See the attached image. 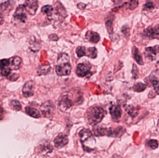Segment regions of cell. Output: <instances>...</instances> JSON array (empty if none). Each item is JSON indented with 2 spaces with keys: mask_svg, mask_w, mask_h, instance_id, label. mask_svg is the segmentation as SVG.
Returning <instances> with one entry per match:
<instances>
[{
  "mask_svg": "<svg viewBox=\"0 0 159 158\" xmlns=\"http://www.w3.org/2000/svg\"><path fill=\"white\" fill-rule=\"evenodd\" d=\"M25 111L28 115H29V116L34 117V118H38L41 116L39 111L34 108L27 107L25 108Z\"/></svg>",
  "mask_w": 159,
  "mask_h": 158,
  "instance_id": "19",
  "label": "cell"
},
{
  "mask_svg": "<svg viewBox=\"0 0 159 158\" xmlns=\"http://www.w3.org/2000/svg\"><path fill=\"white\" fill-rule=\"evenodd\" d=\"M154 8V6L153 3L150 2H147V3H146L144 5L145 10L152 9H153Z\"/></svg>",
  "mask_w": 159,
  "mask_h": 158,
  "instance_id": "35",
  "label": "cell"
},
{
  "mask_svg": "<svg viewBox=\"0 0 159 158\" xmlns=\"http://www.w3.org/2000/svg\"><path fill=\"white\" fill-rule=\"evenodd\" d=\"M91 66L88 63H80L77 65L76 73L80 77H87L91 75Z\"/></svg>",
  "mask_w": 159,
  "mask_h": 158,
  "instance_id": "5",
  "label": "cell"
},
{
  "mask_svg": "<svg viewBox=\"0 0 159 158\" xmlns=\"http://www.w3.org/2000/svg\"><path fill=\"white\" fill-rule=\"evenodd\" d=\"M72 67L70 63L57 64L55 67V72L58 76H68L70 74Z\"/></svg>",
  "mask_w": 159,
  "mask_h": 158,
  "instance_id": "4",
  "label": "cell"
},
{
  "mask_svg": "<svg viewBox=\"0 0 159 158\" xmlns=\"http://www.w3.org/2000/svg\"><path fill=\"white\" fill-rule=\"evenodd\" d=\"M94 134L97 136H104L107 134L108 129L101 127H97L93 129Z\"/></svg>",
  "mask_w": 159,
  "mask_h": 158,
  "instance_id": "20",
  "label": "cell"
},
{
  "mask_svg": "<svg viewBox=\"0 0 159 158\" xmlns=\"http://www.w3.org/2000/svg\"><path fill=\"white\" fill-rule=\"evenodd\" d=\"M73 104L68 96H64L62 97L59 103V108L62 111H66L72 107Z\"/></svg>",
  "mask_w": 159,
  "mask_h": 158,
  "instance_id": "9",
  "label": "cell"
},
{
  "mask_svg": "<svg viewBox=\"0 0 159 158\" xmlns=\"http://www.w3.org/2000/svg\"><path fill=\"white\" fill-rule=\"evenodd\" d=\"M8 79L10 81H16L19 78V75L17 74H13L11 75V74L9 75Z\"/></svg>",
  "mask_w": 159,
  "mask_h": 158,
  "instance_id": "36",
  "label": "cell"
},
{
  "mask_svg": "<svg viewBox=\"0 0 159 158\" xmlns=\"http://www.w3.org/2000/svg\"><path fill=\"white\" fill-rule=\"evenodd\" d=\"M26 12L27 11L24 4L20 5L16 9L14 15V18L17 21L25 22L27 18Z\"/></svg>",
  "mask_w": 159,
  "mask_h": 158,
  "instance_id": "6",
  "label": "cell"
},
{
  "mask_svg": "<svg viewBox=\"0 0 159 158\" xmlns=\"http://www.w3.org/2000/svg\"><path fill=\"white\" fill-rule=\"evenodd\" d=\"M139 0H129L128 8L131 10H133L138 7Z\"/></svg>",
  "mask_w": 159,
  "mask_h": 158,
  "instance_id": "28",
  "label": "cell"
},
{
  "mask_svg": "<svg viewBox=\"0 0 159 158\" xmlns=\"http://www.w3.org/2000/svg\"><path fill=\"white\" fill-rule=\"evenodd\" d=\"M132 53L133 55L134 58L136 62L140 65H143V60L142 54L136 46H134L132 49Z\"/></svg>",
  "mask_w": 159,
  "mask_h": 158,
  "instance_id": "18",
  "label": "cell"
},
{
  "mask_svg": "<svg viewBox=\"0 0 159 158\" xmlns=\"http://www.w3.org/2000/svg\"><path fill=\"white\" fill-rule=\"evenodd\" d=\"M14 4L13 2L8 1L0 4V13H7L9 12L14 8Z\"/></svg>",
  "mask_w": 159,
  "mask_h": 158,
  "instance_id": "16",
  "label": "cell"
},
{
  "mask_svg": "<svg viewBox=\"0 0 159 158\" xmlns=\"http://www.w3.org/2000/svg\"><path fill=\"white\" fill-rule=\"evenodd\" d=\"M126 110L127 111V113L130 116L132 117H135L138 115V109H137V108L135 107L129 106L126 108Z\"/></svg>",
  "mask_w": 159,
  "mask_h": 158,
  "instance_id": "25",
  "label": "cell"
},
{
  "mask_svg": "<svg viewBox=\"0 0 159 158\" xmlns=\"http://www.w3.org/2000/svg\"><path fill=\"white\" fill-rule=\"evenodd\" d=\"M76 53L77 56L81 57L86 55V50L85 47L83 46H78L76 49Z\"/></svg>",
  "mask_w": 159,
  "mask_h": 158,
  "instance_id": "27",
  "label": "cell"
},
{
  "mask_svg": "<svg viewBox=\"0 0 159 158\" xmlns=\"http://www.w3.org/2000/svg\"><path fill=\"white\" fill-rule=\"evenodd\" d=\"M35 84L33 81L27 82L22 88V93L26 97H29L34 95L35 91Z\"/></svg>",
  "mask_w": 159,
  "mask_h": 158,
  "instance_id": "8",
  "label": "cell"
},
{
  "mask_svg": "<svg viewBox=\"0 0 159 158\" xmlns=\"http://www.w3.org/2000/svg\"><path fill=\"white\" fill-rule=\"evenodd\" d=\"M105 116L104 109L99 106H93L88 109L87 118L88 123L91 125H96L102 121Z\"/></svg>",
  "mask_w": 159,
  "mask_h": 158,
  "instance_id": "1",
  "label": "cell"
},
{
  "mask_svg": "<svg viewBox=\"0 0 159 158\" xmlns=\"http://www.w3.org/2000/svg\"><path fill=\"white\" fill-rule=\"evenodd\" d=\"M40 110L44 117L49 118L55 114V106L50 101H47L42 104L40 107Z\"/></svg>",
  "mask_w": 159,
  "mask_h": 158,
  "instance_id": "3",
  "label": "cell"
},
{
  "mask_svg": "<svg viewBox=\"0 0 159 158\" xmlns=\"http://www.w3.org/2000/svg\"><path fill=\"white\" fill-rule=\"evenodd\" d=\"M158 127H159V120H158Z\"/></svg>",
  "mask_w": 159,
  "mask_h": 158,
  "instance_id": "40",
  "label": "cell"
},
{
  "mask_svg": "<svg viewBox=\"0 0 159 158\" xmlns=\"http://www.w3.org/2000/svg\"><path fill=\"white\" fill-rule=\"evenodd\" d=\"M27 12L34 16L38 8V2L37 0H27L24 4Z\"/></svg>",
  "mask_w": 159,
  "mask_h": 158,
  "instance_id": "7",
  "label": "cell"
},
{
  "mask_svg": "<svg viewBox=\"0 0 159 158\" xmlns=\"http://www.w3.org/2000/svg\"><path fill=\"white\" fill-rule=\"evenodd\" d=\"M157 1L159 2V0H157Z\"/></svg>",
  "mask_w": 159,
  "mask_h": 158,
  "instance_id": "41",
  "label": "cell"
},
{
  "mask_svg": "<svg viewBox=\"0 0 159 158\" xmlns=\"http://www.w3.org/2000/svg\"><path fill=\"white\" fill-rule=\"evenodd\" d=\"M148 145L152 149H156L159 146V143L157 140H150L148 142Z\"/></svg>",
  "mask_w": 159,
  "mask_h": 158,
  "instance_id": "29",
  "label": "cell"
},
{
  "mask_svg": "<svg viewBox=\"0 0 159 158\" xmlns=\"http://www.w3.org/2000/svg\"><path fill=\"white\" fill-rule=\"evenodd\" d=\"M69 142L68 136L65 134H60L55 139L54 143L56 148L60 149L67 145Z\"/></svg>",
  "mask_w": 159,
  "mask_h": 158,
  "instance_id": "13",
  "label": "cell"
},
{
  "mask_svg": "<svg viewBox=\"0 0 159 158\" xmlns=\"http://www.w3.org/2000/svg\"><path fill=\"white\" fill-rule=\"evenodd\" d=\"M86 38L89 42L93 43H97L99 41L100 37L99 35L92 31H89L86 33Z\"/></svg>",
  "mask_w": 159,
  "mask_h": 158,
  "instance_id": "17",
  "label": "cell"
},
{
  "mask_svg": "<svg viewBox=\"0 0 159 158\" xmlns=\"http://www.w3.org/2000/svg\"><path fill=\"white\" fill-rule=\"evenodd\" d=\"M144 35L149 38H159V24L153 27H149L144 30Z\"/></svg>",
  "mask_w": 159,
  "mask_h": 158,
  "instance_id": "12",
  "label": "cell"
},
{
  "mask_svg": "<svg viewBox=\"0 0 159 158\" xmlns=\"http://www.w3.org/2000/svg\"><path fill=\"white\" fill-rule=\"evenodd\" d=\"M49 68L47 69V66H42L41 67H40L39 69L38 70V73H40V74H44V71H46L47 70H49Z\"/></svg>",
  "mask_w": 159,
  "mask_h": 158,
  "instance_id": "37",
  "label": "cell"
},
{
  "mask_svg": "<svg viewBox=\"0 0 159 158\" xmlns=\"http://www.w3.org/2000/svg\"><path fill=\"white\" fill-rule=\"evenodd\" d=\"M70 62V57L67 53H62L58 56L57 59V64L64 63H69Z\"/></svg>",
  "mask_w": 159,
  "mask_h": 158,
  "instance_id": "23",
  "label": "cell"
},
{
  "mask_svg": "<svg viewBox=\"0 0 159 158\" xmlns=\"http://www.w3.org/2000/svg\"><path fill=\"white\" fill-rule=\"evenodd\" d=\"M146 88H147V85L142 83L139 82L135 83L134 85L133 88L135 92H141L145 90Z\"/></svg>",
  "mask_w": 159,
  "mask_h": 158,
  "instance_id": "24",
  "label": "cell"
},
{
  "mask_svg": "<svg viewBox=\"0 0 159 158\" xmlns=\"http://www.w3.org/2000/svg\"><path fill=\"white\" fill-rule=\"evenodd\" d=\"M9 67L11 70H19L21 67L22 64V60L20 57L14 56L9 59Z\"/></svg>",
  "mask_w": 159,
  "mask_h": 158,
  "instance_id": "15",
  "label": "cell"
},
{
  "mask_svg": "<svg viewBox=\"0 0 159 158\" xmlns=\"http://www.w3.org/2000/svg\"><path fill=\"white\" fill-rule=\"evenodd\" d=\"M79 136L85 151L91 152L95 149L96 141L90 130L85 128L82 129L79 133Z\"/></svg>",
  "mask_w": 159,
  "mask_h": 158,
  "instance_id": "2",
  "label": "cell"
},
{
  "mask_svg": "<svg viewBox=\"0 0 159 158\" xmlns=\"http://www.w3.org/2000/svg\"><path fill=\"white\" fill-rule=\"evenodd\" d=\"M158 53H159V45H156L154 46H151L146 48V56L151 61L155 60L156 56Z\"/></svg>",
  "mask_w": 159,
  "mask_h": 158,
  "instance_id": "11",
  "label": "cell"
},
{
  "mask_svg": "<svg viewBox=\"0 0 159 158\" xmlns=\"http://www.w3.org/2000/svg\"><path fill=\"white\" fill-rule=\"evenodd\" d=\"M11 107L16 111H20L22 108V106L19 101L17 100H12L10 103Z\"/></svg>",
  "mask_w": 159,
  "mask_h": 158,
  "instance_id": "26",
  "label": "cell"
},
{
  "mask_svg": "<svg viewBox=\"0 0 159 158\" xmlns=\"http://www.w3.org/2000/svg\"><path fill=\"white\" fill-rule=\"evenodd\" d=\"M53 10L54 8L51 5H45L42 8V13L49 17H52Z\"/></svg>",
  "mask_w": 159,
  "mask_h": 158,
  "instance_id": "21",
  "label": "cell"
},
{
  "mask_svg": "<svg viewBox=\"0 0 159 158\" xmlns=\"http://www.w3.org/2000/svg\"><path fill=\"white\" fill-rule=\"evenodd\" d=\"M4 18L3 17V14L0 13V25H2L4 23Z\"/></svg>",
  "mask_w": 159,
  "mask_h": 158,
  "instance_id": "38",
  "label": "cell"
},
{
  "mask_svg": "<svg viewBox=\"0 0 159 158\" xmlns=\"http://www.w3.org/2000/svg\"><path fill=\"white\" fill-rule=\"evenodd\" d=\"M106 28L107 29L108 31V33L111 34L113 32V23H112V21L110 20H108V21H107L106 23Z\"/></svg>",
  "mask_w": 159,
  "mask_h": 158,
  "instance_id": "34",
  "label": "cell"
},
{
  "mask_svg": "<svg viewBox=\"0 0 159 158\" xmlns=\"http://www.w3.org/2000/svg\"><path fill=\"white\" fill-rule=\"evenodd\" d=\"M11 70L9 67H6L1 70V73L2 76H4V77H8L11 74Z\"/></svg>",
  "mask_w": 159,
  "mask_h": 158,
  "instance_id": "33",
  "label": "cell"
},
{
  "mask_svg": "<svg viewBox=\"0 0 159 158\" xmlns=\"http://www.w3.org/2000/svg\"><path fill=\"white\" fill-rule=\"evenodd\" d=\"M126 130L123 127H118L115 128L108 129L107 135L114 137H120L125 133Z\"/></svg>",
  "mask_w": 159,
  "mask_h": 158,
  "instance_id": "14",
  "label": "cell"
},
{
  "mask_svg": "<svg viewBox=\"0 0 159 158\" xmlns=\"http://www.w3.org/2000/svg\"><path fill=\"white\" fill-rule=\"evenodd\" d=\"M3 112V108H2V107L0 105V115L2 114Z\"/></svg>",
  "mask_w": 159,
  "mask_h": 158,
  "instance_id": "39",
  "label": "cell"
},
{
  "mask_svg": "<svg viewBox=\"0 0 159 158\" xmlns=\"http://www.w3.org/2000/svg\"><path fill=\"white\" fill-rule=\"evenodd\" d=\"M9 61L7 59H2L0 61V70H2L6 67H9Z\"/></svg>",
  "mask_w": 159,
  "mask_h": 158,
  "instance_id": "31",
  "label": "cell"
},
{
  "mask_svg": "<svg viewBox=\"0 0 159 158\" xmlns=\"http://www.w3.org/2000/svg\"><path fill=\"white\" fill-rule=\"evenodd\" d=\"M152 83L154 90L157 95H159V82L156 79L152 80Z\"/></svg>",
  "mask_w": 159,
  "mask_h": 158,
  "instance_id": "32",
  "label": "cell"
},
{
  "mask_svg": "<svg viewBox=\"0 0 159 158\" xmlns=\"http://www.w3.org/2000/svg\"><path fill=\"white\" fill-rule=\"evenodd\" d=\"M86 55L91 59H95L97 56V50L96 47H89L86 51Z\"/></svg>",
  "mask_w": 159,
  "mask_h": 158,
  "instance_id": "22",
  "label": "cell"
},
{
  "mask_svg": "<svg viewBox=\"0 0 159 158\" xmlns=\"http://www.w3.org/2000/svg\"><path fill=\"white\" fill-rule=\"evenodd\" d=\"M110 113L112 120L114 122H117L120 121L122 115V110L119 105H114L110 108Z\"/></svg>",
  "mask_w": 159,
  "mask_h": 158,
  "instance_id": "10",
  "label": "cell"
},
{
  "mask_svg": "<svg viewBox=\"0 0 159 158\" xmlns=\"http://www.w3.org/2000/svg\"><path fill=\"white\" fill-rule=\"evenodd\" d=\"M132 73L134 79H138L139 75V70H138V67H137L136 64H133V65Z\"/></svg>",
  "mask_w": 159,
  "mask_h": 158,
  "instance_id": "30",
  "label": "cell"
}]
</instances>
